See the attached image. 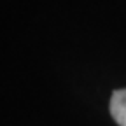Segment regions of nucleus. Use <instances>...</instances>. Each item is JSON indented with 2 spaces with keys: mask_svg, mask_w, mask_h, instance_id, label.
<instances>
[{
  "mask_svg": "<svg viewBox=\"0 0 126 126\" xmlns=\"http://www.w3.org/2000/svg\"><path fill=\"white\" fill-rule=\"evenodd\" d=\"M110 114L119 126H126V89H117L112 93Z\"/></svg>",
  "mask_w": 126,
  "mask_h": 126,
  "instance_id": "1",
  "label": "nucleus"
}]
</instances>
